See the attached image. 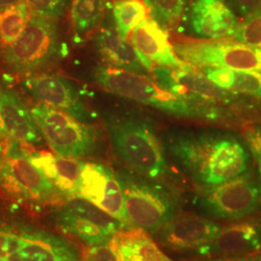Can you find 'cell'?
<instances>
[{
  "instance_id": "obj_1",
  "label": "cell",
  "mask_w": 261,
  "mask_h": 261,
  "mask_svg": "<svg viewBox=\"0 0 261 261\" xmlns=\"http://www.w3.org/2000/svg\"><path fill=\"white\" fill-rule=\"evenodd\" d=\"M166 144L178 167L202 191L244 176L249 169L248 150L230 135L179 133Z\"/></svg>"
},
{
  "instance_id": "obj_2",
  "label": "cell",
  "mask_w": 261,
  "mask_h": 261,
  "mask_svg": "<svg viewBox=\"0 0 261 261\" xmlns=\"http://www.w3.org/2000/svg\"><path fill=\"white\" fill-rule=\"evenodd\" d=\"M94 80L103 90L149 106L162 112L179 117H210L214 111L202 109L198 103L170 92L158 82L146 75L113 67H98L94 72Z\"/></svg>"
},
{
  "instance_id": "obj_3",
  "label": "cell",
  "mask_w": 261,
  "mask_h": 261,
  "mask_svg": "<svg viewBox=\"0 0 261 261\" xmlns=\"http://www.w3.org/2000/svg\"><path fill=\"white\" fill-rule=\"evenodd\" d=\"M107 127L116 154L134 170L149 180L168 175L164 146L147 123L122 119L110 121Z\"/></svg>"
},
{
  "instance_id": "obj_4",
  "label": "cell",
  "mask_w": 261,
  "mask_h": 261,
  "mask_svg": "<svg viewBox=\"0 0 261 261\" xmlns=\"http://www.w3.org/2000/svg\"><path fill=\"white\" fill-rule=\"evenodd\" d=\"M30 111L43 138L56 155L80 159L90 156L97 150L99 134L89 123L45 103H36Z\"/></svg>"
},
{
  "instance_id": "obj_5",
  "label": "cell",
  "mask_w": 261,
  "mask_h": 261,
  "mask_svg": "<svg viewBox=\"0 0 261 261\" xmlns=\"http://www.w3.org/2000/svg\"><path fill=\"white\" fill-rule=\"evenodd\" d=\"M178 57L191 67L261 73V49L224 39H179L172 44Z\"/></svg>"
},
{
  "instance_id": "obj_6",
  "label": "cell",
  "mask_w": 261,
  "mask_h": 261,
  "mask_svg": "<svg viewBox=\"0 0 261 261\" xmlns=\"http://www.w3.org/2000/svg\"><path fill=\"white\" fill-rule=\"evenodd\" d=\"M57 48L58 32L54 19L32 14L18 40L2 47L0 57L13 72L27 74L47 65Z\"/></svg>"
},
{
  "instance_id": "obj_7",
  "label": "cell",
  "mask_w": 261,
  "mask_h": 261,
  "mask_svg": "<svg viewBox=\"0 0 261 261\" xmlns=\"http://www.w3.org/2000/svg\"><path fill=\"white\" fill-rule=\"evenodd\" d=\"M119 178L126 213L133 227L155 235L177 213V200L163 187L128 176Z\"/></svg>"
},
{
  "instance_id": "obj_8",
  "label": "cell",
  "mask_w": 261,
  "mask_h": 261,
  "mask_svg": "<svg viewBox=\"0 0 261 261\" xmlns=\"http://www.w3.org/2000/svg\"><path fill=\"white\" fill-rule=\"evenodd\" d=\"M260 205L261 184L247 175L204 190L197 198L198 208L220 221L242 220Z\"/></svg>"
},
{
  "instance_id": "obj_9",
  "label": "cell",
  "mask_w": 261,
  "mask_h": 261,
  "mask_svg": "<svg viewBox=\"0 0 261 261\" xmlns=\"http://www.w3.org/2000/svg\"><path fill=\"white\" fill-rule=\"evenodd\" d=\"M57 224L88 246L111 242L113 235L128 227L100 207L83 197L69 199L57 214Z\"/></svg>"
},
{
  "instance_id": "obj_10",
  "label": "cell",
  "mask_w": 261,
  "mask_h": 261,
  "mask_svg": "<svg viewBox=\"0 0 261 261\" xmlns=\"http://www.w3.org/2000/svg\"><path fill=\"white\" fill-rule=\"evenodd\" d=\"M79 197L92 202L128 228H133L125 209L120 178L116 176L111 168L98 163H84Z\"/></svg>"
},
{
  "instance_id": "obj_11",
  "label": "cell",
  "mask_w": 261,
  "mask_h": 261,
  "mask_svg": "<svg viewBox=\"0 0 261 261\" xmlns=\"http://www.w3.org/2000/svg\"><path fill=\"white\" fill-rule=\"evenodd\" d=\"M22 86L40 103L66 112L84 123L92 121L93 116L77 92L75 85L61 75L42 74L28 76Z\"/></svg>"
},
{
  "instance_id": "obj_12",
  "label": "cell",
  "mask_w": 261,
  "mask_h": 261,
  "mask_svg": "<svg viewBox=\"0 0 261 261\" xmlns=\"http://www.w3.org/2000/svg\"><path fill=\"white\" fill-rule=\"evenodd\" d=\"M212 220L193 213H176L155 234L159 243L176 252L197 251L222 229Z\"/></svg>"
},
{
  "instance_id": "obj_13",
  "label": "cell",
  "mask_w": 261,
  "mask_h": 261,
  "mask_svg": "<svg viewBox=\"0 0 261 261\" xmlns=\"http://www.w3.org/2000/svg\"><path fill=\"white\" fill-rule=\"evenodd\" d=\"M159 84L170 92L184 97L194 103H215L227 102L231 95L212 83L205 75L188 69L156 67L152 69Z\"/></svg>"
},
{
  "instance_id": "obj_14",
  "label": "cell",
  "mask_w": 261,
  "mask_h": 261,
  "mask_svg": "<svg viewBox=\"0 0 261 261\" xmlns=\"http://www.w3.org/2000/svg\"><path fill=\"white\" fill-rule=\"evenodd\" d=\"M130 36L132 45L148 72H152L155 65L170 69L191 68L178 57L169 41L168 31L155 19H144L132 31Z\"/></svg>"
},
{
  "instance_id": "obj_15",
  "label": "cell",
  "mask_w": 261,
  "mask_h": 261,
  "mask_svg": "<svg viewBox=\"0 0 261 261\" xmlns=\"http://www.w3.org/2000/svg\"><path fill=\"white\" fill-rule=\"evenodd\" d=\"M261 250V218L222 227L212 241L199 248L201 256H250Z\"/></svg>"
},
{
  "instance_id": "obj_16",
  "label": "cell",
  "mask_w": 261,
  "mask_h": 261,
  "mask_svg": "<svg viewBox=\"0 0 261 261\" xmlns=\"http://www.w3.org/2000/svg\"><path fill=\"white\" fill-rule=\"evenodd\" d=\"M189 21L193 31L202 39L232 37L239 23L225 0H194Z\"/></svg>"
},
{
  "instance_id": "obj_17",
  "label": "cell",
  "mask_w": 261,
  "mask_h": 261,
  "mask_svg": "<svg viewBox=\"0 0 261 261\" xmlns=\"http://www.w3.org/2000/svg\"><path fill=\"white\" fill-rule=\"evenodd\" d=\"M0 136L8 140L38 145L43 135L31 111L12 91H0Z\"/></svg>"
},
{
  "instance_id": "obj_18",
  "label": "cell",
  "mask_w": 261,
  "mask_h": 261,
  "mask_svg": "<svg viewBox=\"0 0 261 261\" xmlns=\"http://www.w3.org/2000/svg\"><path fill=\"white\" fill-rule=\"evenodd\" d=\"M29 157L61 195L69 199L80 196L84 162L47 152H34Z\"/></svg>"
},
{
  "instance_id": "obj_19",
  "label": "cell",
  "mask_w": 261,
  "mask_h": 261,
  "mask_svg": "<svg viewBox=\"0 0 261 261\" xmlns=\"http://www.w3.org/2000/svg\"><path fill=\"white\" fill-rule=\"evenodd\" d=\"M4 162L9 166L31 199L47 201L55 196L56 187L43 171L32 163L29 154L19 147V143L11 141L5 153Z\"/></svg>"
},
{
  "instance_id": "obj_20",
  "label": "cell",
  "mask_w": 261,
  "mask_h": 261,
  "mask_svg": "<svg viewBox=\"0 0 261 261\" xmlns=\"http://www.w3.org/2000/svg\"><path fill=\"white\" fill-rule=\"evenodd\" d=\"M8 261H83L77 248L65 239L48 234H30Z\"/></svg>"
},
{
  "instance_id": "obj_21",
  "label": "cell",
  "mask_w": 261,
  "mask_h": 261,
  "mask_svg": "<svg viewBox=\"0 0 261 261\" xmlns=\"http://www.w3.org/2000/svg\"><path fill=\"white\" fill-rule=\"evenodd\" d=\"M95 45L102 59L110 67L142 75L148 72L132 43L123 39L116 28H102L96 35Z\"/></svg>"
},
{
  "instance_id": "obj_22",
  "label": "cell",
  "mask_w": 261,
  "mask_h": 261,
  "mask_svg": "<svg viewBox=\"0 0 261 261\" xmlns=\"http://www.w3.org/2000/svg\"><path fill=\"white\" fill-rule=\"evenodd\" d=\"M111 246L119 261H173L141 228L122 229L113 235Z\"/></svg>"
},
{
  "instance_id": "obj_23",
  "label": "cell",
  "mask_w": 261,
  "mask_h": 261,
  "mask_svg": "<svg viewBox=\"0 0 261 261\" xmlns=\"http://www.w3.org/2000/svg\"><path fill=\"white\" fill-rule=\"evenodd\" d=\"M108 0H72L71 24L75 44L89 37L103 18Z\"/></svg>"
},
{
  "instance_id": "obj_24",
  "label": "cell",
  "mask_w": 261,
  "mask_h": 261,
  "mask_svg": "<svg viewBox=\"0 0 261 261\" xmlns=\"http://www.w3.org/2000/svg\"><path fill=\"white\" fill-rule=\"evenodd\" d=\"M204 75L220 88L261 100V73L231 69H204Z\"/></svg>"
},
{
  "instance_id": "obj_25",
  "label": "cell",
  "mask_w": 261,
  "mask_h": 261,
  "mask_svg": "<svg viewBox=\"0 0 261 261\" xmlns=\"http://www.w3.org/2000/svg\"><path fill=\"white\" fill-rule=\"evenodd\" d=\"M148 8L143 0H115L112 16L115 28L123 39L128 40L132 31L147 19Z\"/></svg>"
},
{
  "instance_id": "obj_26",
  "label": "cell",
  "mask_w": 261,
  "mask_h": 261,
  "mask_svg": "<svg viewBox=\"0 0 261 261\" xmlns=\"http://www.w3.org/2000/svg\"><path fill=\"white\" fill-rule=\"evenodd\" d=\"M27 3L20 1L2 11L0 19V41L4 46L18 40L30 19Z\"/></svg>"
},
{
  "instance_id": "obj_27",
  "label": "cell",
  "mask_w": 261,
  "mask_h": 261,
  "mask_svg": "<svg viewBox=\"0 0 261 261\" xmlns=\"http://www.w3.org/2000/svg\"><path fill=\"white\" fill-rule=\"evenodd\" d=\"M152 19L167 31L173 30L182 18L185 0H143Z\"/></svg>"
},
{
  "instance_id": "obj_28",
  "label": "cell",
  "mask_w": 261,
  "mask_h": 261,
  "mask_svg": "<svg viewBox=\"0 0 261 261\" xmlns=\"http://www.w3.org/2000/svg\"><path fill=\"white\" fill-rule=\"evenodd\" d=\"M234 41L261 49V11L243 18L232 35Z\"/></svg>"
},
{
  "instance_id": "obj_29",
  "label": "cell",
  "mask_w": 261,
  "mask_h": 261,
  "mask_svg": "<svg viewBox=\"0 0 261 261\" xmlns=\"http://www.w3.org/2000/svg\"><path fill=\"white\" fill-rule=\"evenodd\" d=\"M24 2L32 14L56 19L65 13L68 0H24Z\"/></svg>"
},
{
  "instance_id": "obj_30",
  "label": "cell",
  "mask_w": 261,
  "mask_h": 261,
  "mask_svg": "<svg viewBox=\"0 0 261 261\" xmlns=\"http://www.w3.org/2000/svg\"><path fill=\"white\" fill-rule=\"evenodd\" d=\"M0 186L6 194L16 199H31L25 189L21 186L19 180L14 175L9 166L5 162L0 169Z\"/></svg>"
},
{
  "instance_id": "obj_31",
  "label": "cell",
  "mask_w": 261,
  "mask_h": 261,
  "mask_svg": "<svg viewBox=\"0 0 261 261\" xmlns=\"http://www.w3.org/2000/svg\"><path fill=\"white\" fill-rule=\"evenodd\" d=\"M83 261H119L111 244L89 246L83 256Z\"/></svg>"
},
{
  "instance_id": "obj_32",
  "label": "cell",
  "mask_w": 261,
  "mask_h": 261,
  "mask_svg": "<svg viewBox=\"0 0 261 261\" xmlns=\"http://www.w3.org/2000/svg\"><path fill=\"white\" fill-rule=\"evenodd\" d=\"M25 242V236L0 231V256L8 257L17 252Z\"/></svg>"
},
{
  "instance_id": "obj_33",
  "label": "cell",
  "mask_w": 261,
  "mask_h": 261,
  "mask_svg": "<svg viewBox=\"0 0 261 261\" xmlns=\"http://www.w3.org/2000/svg\"><path fill=\"white\" fill-rule=\"evenodd\" d=\"M245 140L256 162L261 175V127H251L245 130Z\"/></svg>"
},
{
  "instance_id": "obj_34",
  "label": "cell",
  "mask_w": 261,
  "mask_h": 261,
  "mask_svg": "<svg viewBox=\"0 0 261 261\" xmlns=\"http://www.w3.org/2000/svg\"><path fill=\"white\" fill-rule=\"evenodd\" d=\"M227 2L235 14L242 18L261 11V0H227Z\"/></svg>"
},
{
  "instance_id": "obj_35",
  "label": "cell",
  "mask_w": 261,
  "mask_h": 261,
  "mask_svg": "<svg viewBox=\"0 0 261 261\" xmlns=\"http://www.w3.org/2000/svg\"><path fill=\"white\" fill-rule=\"evenodd\" d=\"M207 261H254V255L250 256H218Z\"/></svg>"
},
{
  "instance_id": "obj_36",
  "label": "cell",
  "mask_w": 261,
  "mask_h": 261,
  "mask_svg": "<svg viewBox=\"0 0 261 261\" xmlns=\"http://www.w3.org/2000/svg\"><path fill=\"white\" fill-rule=\"evenodd\" d=\"M21 0H0V9L4 10L12 5H15L20 2Z\"/></svg>"
},
{
  "instance_id": "obj_37",
  "label": "cell",
  "mask_w": 261,
  "mask_h": 261,
  "mask_svg": "<svg viewBox=\"0 0 261 261\" xmlns=\"http://www.w3.org/2000/svg\"><path fill=\"white\" fill-rule=\"evenodd\" d=\"M4 159H5V153H4V150H3V146L0 142V169L2 168V165L4 163Z\"/></svg>"
},
{
  "instance_id": "obj_38",
  "label": "cell",
  "mask_w": 261,
  "mask_h": 261,
  "mask_svg": "<svg viewBox=\"0 0 261 261\" xmlns=\"http://www.w3.org/2000/svg\"><path fill=\"white\" fill-rule=\"evenodd\" d=\"M254 261H261V250L257 255H254Z\"/></svg>"
},
{
  "instance_id": "obj_39",
  "label": "cell",
  "mask_w": 261,
  "mask_h": 261,
  "mask_svg": "<svg viewBox=\"0 0 261 261\" xmlns=\"http://www.w3.org/2000/svg\"><path fill=\"white\" fill-rule=\"evenodd\" d=\"M2 11H3V10L0 9V19H1V15H2Z\"/></svg>"
},
{
  "instance_id": "obj_40",
  "label": "cell",
  "mask_w": 261,
  "mask_h": 261,
  "mask_svg": "<svg viewBox=\"0 0 261 261\" xmlns=\"http://www.w3.org/2000/svg\"><path fill=\"white\" fill-rule=\"evenodd\" d=\"M187 1H190V0H185V2H187Z\"/></svg>"
}]
</instances>
